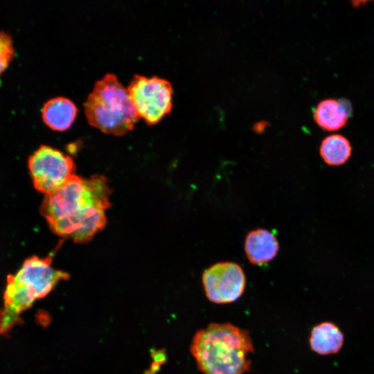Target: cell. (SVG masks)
I'll list each match as a JSON object with an SVG mask.
<instances>
[{
  "label": "cell",
  "mask_w": 374,
  "mask_h": 374,
  "mask_svg": "<svg viewBox=\"0 0 374 374\" xmlns=\"http://www.w3.org/2000/svg\"><path fill=\"white\" fill-rule=\"evenodd\" d=\"M110 195L103 175L83 178L75 175L62 187L45 195L40 211L54 233L84 243L105 227Z\"/></svg>",
  "instance_id": "1"
},
{
  "label": "cell",
  "mask_w": 374,
  "mask_h": 374,
  "mask_svg": "<svg viewBox=\"0 0 374 374\" xmlns=\"http://www.w3.org/2000/svg\"><path fill=\"white\" fill-rule=\"evenodd\" d=\"M249 333L231 323H211L194 335L190 352L202 374H244L253 353Z\"/></svg>",
  "instance_id": "2"
},
{
  "label": "cell",
  "mask_w": 374,
  "mask_h": 374,
  "mask_svg": "<svg viewBox=\"0 0 374 374\" xmlns=\"http://www.w3.org/2000/svg\"><path fill=\"white\" fill-rule=\"evenodd\" d=\"M52 260V255L33 256L24 260L15 274L7 276L0 309V335L9 333L22 321V312L36 300L46 296L60 280L69 279L67 273L51 266Z\"/></svg>",
  "instance_id": "3"
},
{
  "label": "cell",
  "mask_w": 374,
  "mask_h": 374,
  "mask_svg": "<svg viewBox=\"0 0 374 374\" xmlns=\"http://www.w3.org/2000/svg\"><path fill=\"white\" fill-rule=\"evenodd\" d=\"M84 107L88 123L108 134L124 135L139 119L127 89L113 73L95 83Z\"/></svg>",
  "instance_id": "4"
},
{
  "label": "cell",
  "mask_w": 374,
  "mask_h": 374,
  "mask_svg": "<svg viewBox=\"0 0 374 374\" xmlns=\"http://www.w3.org/2000/svg\"><path fill=\"white\" fill-rule=\"evenodd\" d=\"M28 166L35 188L45 195L58 190L75 175L73 159L49 145H40L30 156Z\"/></svg>",
  "instance_id": "5"
},
{
  "label": "cell",
  "mask_w": 374,
  "mask_h": 374,
  "mask_svg": "<svg viewBox=\"0 0 374 374\" xmlns=\"http://www.w3.org/2000/svg\"><path fill=\"white\" fill-rule=\"evenodd\" d=\"M127 89L137 114L148 125L157 123L170 112L173 89L168 80L135 75Z\"/></svg>",
  "instance_id": "6"
},
{
  "label": "cell",
  "mask_w": 374,
  "mask_h": 374,
  "mask_svg": "<svg viewBox=\"0 0 374 374\" xmlns=\"http://www.w3.org/2000/svg\"><path fill=\"white\" fill-rule=\"evenodd\" d=\"M202 283L209 301L217 304L236 301L242 294L246 277L242 268L233 262H220L207 268Z\"/></svg>",
  "instance_id": "7"
},
{
  "label": "cell",
  "mask_w": 374,
  "mask_h": 374,
  "mask_svg": "<svg viewBox=\"0 0 374 374\" xmlns=\"http://www.w3.org/2000/svg\"><path fill=\"white\" fill-rule=\"evenodd\" d=\"M352 112L349 100L326 98L321 100L314 109L313 119L323 130L334 132L346 125Z\"/></svg>",
  "instance_id": "8"
},
{
  "label": "cell",
  "mask_w": 374,
  "mask_h": 374,
  "mask_svg": "<svg viewBox=\"0 0 374 374\" xmlns=\"http://www.w3.org/2000/svg\"><path fill=\"white\" fill-rule=\"evenodd\" d=\"M345 336L340 327L334 321H323L315 325L310 335L311 350L321 356L339 353L344 344Z\"/></svg>",
  "instance_id": "9"
},
{
  "label": "cell",
  "mask_w": 374,
  "mask_h": 374,
  "mask_svg": "<svg viewBox=\"0 0 374 374\" xmlns=\"http://www.w3.org/2000/svg\"><path fill=\"white\" fill-rule=\"evenodd\" d=\"M279 249L275 235L264 229H256L248 233L244 240V251L249 261L262 265L272 260Z\"/></svg>",
  "instance_id": "10"
},
{
  "label": "cell",
  "mask_w": 374,
  "mask_h": 374,
  "mask_svg": "<svg viewBox=\"0 0 374 374\" xmlns=\"http://www.w3.org/2000/svg\"><path fill=\"white\" fill-rule=\"evenodd\" d=\"M78 113L76 105L65 97H55L47 100L42 109L44 123L55 131H65L74 122Z\"/></svg>",
  "instance_id": "11"
},
{
  "label": "cell",
  "mask_w": 374,
  "mask_h": 374,
  "mask_svg": "<svg viewBox=\"0 0 374 374\" xmlns=\"http://www.w3.org/2000/svg\"><path fill=\"white\" fill-rule=\"evenodd\" d=\"M319 154L327 165L339 166L346 163L352 154L349 140L342 134H332L321 141Z\"/></svg>",
  "instance_id": "12"
},
{
  "label": "cell",
  "mask_w": 374,
  "mask_h": 374,
  "mask_svg": "<svg viewBox=\"0 0 374 374\" xmlns=\"http://www.w3.org/2000/svg\"><path fill=\"white\" fill-rule=\"evenodd\" d=\"M15 55L12 38L10 34L0 31V77L7 69Z\"/></svg>",
  "instance_id": "13"
}]
</instances>
